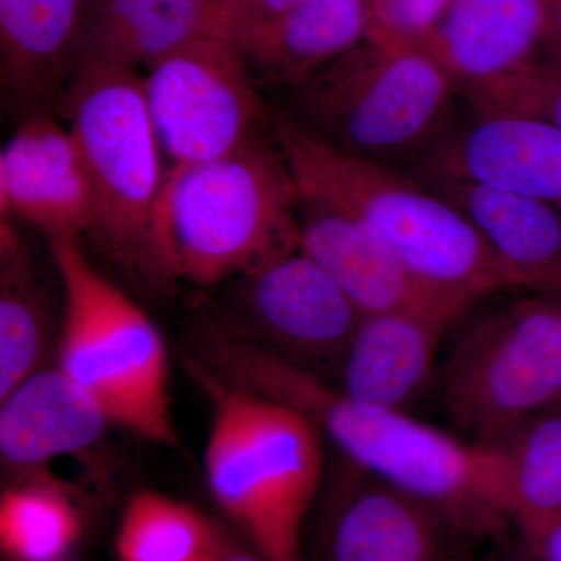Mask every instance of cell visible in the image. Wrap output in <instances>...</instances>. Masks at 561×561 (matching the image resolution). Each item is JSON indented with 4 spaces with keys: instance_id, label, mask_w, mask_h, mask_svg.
I'll return each instance as SVG.
<instances>
[{
    "instance_id": "cell-1",
    "label": "cell",
    "mask_w": 561,
    "mask_h": 561,
    "mask_svg": "<svg viewBox=\"0 0 561 561\" xmlns=\"http://www.w3.org/2000/svg\"><path fill=\"white\" fill-rule=\"evenodd\" d=\"M192 360L221 381L305 413L342 459L432 502L481 540L511 526L493 453L409 412L365 408L225 319L198 324Z\"/></svg>"
},
{
    "instance_id": "cell-2",
    "label": "cell",
    "mask_w": 561,
    "mask_h": 561,
    "mask_svg": "<svg viewBox=\"0 0 561 561\" xmlns=\"http://www.w3.org/2000/svg\"><path fill=\"white\" fill-rule=\"evenodd\" d=\"M273 142L298 194L359 221L420 279L468 305L518 289L481 232L451 202L400 169L334 149L289 114L273 121Z\"/></svg>"
},
{
    "instance_id": "cell-3",
    "label": "cell",
    "mask_w": 561,
    "mask_h": 561,
    "mask_svg": "<svg viewBox=\"0 0 561 561\" xmlns=\"http://www.w3.org/2000/svg\"><path fill=\"white\" fill-rule=\"evenodd\" d=\"M298 191L257 138L202 164L169 168L154 225L158 283L210 289L300 250Z\"/></svg>"
},
{
    "instance_id": "cell-4",
    "label": "cell",
    "mask_w": 561,
    "mask_h": 561,
    "mask_svg": "<svg viewBox=\"0 0 561 561\" xmlns=\"http://www.w3.org/2000/svg\"><path fill=\"white\" fill-rule=\"evenodd\" d=\"M187 362L214 405L203 459L210 496L262 557L302 561L323 481V435L291 405Z\"/></svg>"
},
{
    "instance_id": "cell-5",
    "label": "cell",
    "mask_w": 561,
    "mask_h": 561,
    "mask_svg": "<svg viewBox=\"0 0 561 561\" xmlns=\"http://www.w3.org/2000/svg\"><path fill=\"white\" fill-rule=\"evenodd\" d=\"M457 91L426 50L367 36L290 90L289 116L334 149L400 169L448 135Z\"/></svg>"
},
{
    "instance_id": "cell-6",
    "label": "cell",
    "mask_w": 561,
    "mask_h": 561,
    "mask_svg": "<svg viewBox=\"0 0 561 561\" xmlns=\"http://www.w3.org/2000/svg\"><path fill=\"white\" fill-rule=\"evenodd\" d=\"M62 290L57 367L108 413L114 427L176 448L169 354L153 321L106 278L81 239L50 238Z\"/></svg>"
},
{
    "instance_id": "cell-7",
    "label": "cell",
    "mask_w": 561,
    "mask_h": 561,
    "mask_svg": "<svg viewBox=\"0 0 561 561\" xmlns=\"http://www.w3.org/2000/svg\"><path fill=\"white\" fill-rule=\"evenodd\" d=\"M68 83V127L83 153L94 198L87 238L128 275L158 283L154 225L169 168L142 72L80 66Z\"/></svg>"
},
{
    "instance_id": "cell-8",
    "label": "cell",
    "mask_w": 561,
    "mask_h": 561,
    "mask_svg": "<svg viewBox=\"0 0 561 561\" xmlns=\"http://www.w3.org/2000/svg\"><path fill=\"white\" fill-rule=\"evenodd\" d=\"M454 434L491 445L561 401V290L531 291L476 321L438 368Z\"/></svg>"
},
{
    "instance_id": "cell-9",
    "label": "cell",
    "mask_w": 561,
    "mask_h": 561,
    "mask_svg": "<svg viewBox=\"0 0 561 561\" xmlns=\"http://www.w3.org/2000/svg\"><path fill=\"white\" fill-rule=\"evenodd\" d=\"M142 87L168 168L219 160L261 138L256 81L227 36L184 44L142 73Z\"/></svg>"
},
{
    "instance_id": "cell-10",
    "label": "cell",
    "mask_w": 561,
    "mask_h": 561,
    "mask_svg": "<svg viewBox=\"0 0 561 561\" xmlns=\"http://www.w3.org/2000/svg\"><path fill=\"white\" fill-rule=\"evenodd\" d=\"M481 541L432 502L342 459L313 527L311 561H476Z\"/></svg>"
},
{
    "instance_id": "cell-11",
    "label": "cell",
    "mask_w": 561,
    "mask_h": 561,
    "mask_svg": "<svg viewBox=\"0 0 561 561\" xmlns=\"http://www.w3.org/2000/svg\"><path fill=\"white\" fill-rule=\"evenodd\" d=\"M232 311L224 319L291 364L337 370L364 313L327 271L297 250L225 284Z\"/></svg>"
},
{
    "instance_id": "cell-12",
    "label": "cell",
    "mask_w": 561,
    "mask_h": 561,
    "mask_svg": "<svg viewBox=\"0 0 561 561\" xmlns=\"http://www.w3.org/2000/svg\"><path fill=\"white\" fill-rule=\"evenodd\" d=\"M298 225L301 250L364 316L411 313L449 331L471 308L420 279L386 243L341 210L298 194Z\"/></svg>"
},
{
    "instance_id": "cell-13",
    "label": "cell",
    "mask_w": 561,
    "mask_h": 561,
    "mask_svg": "<svg viewBox=\"0 0 561 561\" xmlns=\"http://www.w3.org/2000/svg\"><path fill=\"white\" fill-rule=\"evenodd\" d=\"M431 183L457 181L561 206V130L515 113L478 114L423 161Z\"/></svg>"
},
{
    "instance_id": "cell-14",
    "label": "cell",
    "mask_w": 561,
    "mask_h": 561,
    "mask_svg": "<svg viewBox=\"0 0 561 561\" xmlns=\"http://www.w3.org/2000/svg\"><path fill=\"white\" fill-rule=\"evenodd\" d=\"M94 213L90 173L76 136L49 114L22 122L0 153V214L50 238H87Z\"/></svg>"
},
{
    "instance_id": "cell-15",
    "label": "cell",
    "mask_w": 561,
    "mask_h": 561,
    "mask_svg": "<svg viewBox=\"0 0 561 561\" xmlns=\"http://www.w3.org/2000/svg\"><path fill=\"white\" fill-rule=\"evenodd\" d=\"M227 36L210 0H83L72 68L102 66L142 72L184 44Z\"/></svg>"
},
{
    "instance_id": "cell-16",
    "label": "cell",
    "mask_w": 561,
    "mask_h": 561,
    "mask_svg": "<svg viewBox=\"0 0 561 561\" xmlns=\"http://www.w3.org/2000/svg\"><path fill=\"white\" fill-rule=\"evenodd\" d=\"M552 0H451L421 49L459 87L485 83L537 58Z\"/></svg>"
},
{
    "instance_id": "cell-17",
    "label": "cell",
    "mask_w": 561,
    "mask_h": 561,
    "mask_svg": "<svg viewBox=\"0 0 561 561\" xmlns=\"http://www.w3.org/2000/svg\"><path fill=\"white\" fill-rule=\"evenodd\" d=\"M446 332L411 313L364 316L335 370L334 386L365 408L409 412L437 382Z\"/></svg>"
},
{
    "instance_id": "cell-18",
    "label": "cell",
    "mask_w": 561,
    "mask_h": 561,
    "mask_svg": "<svg viewBox=\"0 0 561 561\" xmlns=\"http://www.w3.org/2000/svg\"><path fill=\"white\" fill-rule=\"evenodd\" d=\"M0 454L18 471H36L98 445L113 421L61 368H43L0 400Z\"/></svg>"
},
{
    "instance_id": "cell-19",
    "label": "cell",
    "mask_w": 561,
    "mask_h": 561,
    "mask_svg": "<svg viewBox=\"0 0 561 561\" xmlns=\"http://www.w3.org/2000/svg\"><path fill=\"white\" fill-rule=\"evenodd\" d=\"M368 31L364 0H306L228 39L256 83L294 90L360 44Z\"/></svg>"
},
{
    "instance_id": "cell-20",
    "label": "cell",
    "mask_w": 561,
    "mask_h": 561,
    "mask_svg": "<svg viewBox=\"0 0 561 561\" xmlns=\"http://www.w3.org/2000/svg\"><path fill=\"white\" fill-rule=\"evenodd\" d=\"M431 186L481 232L518 289L561 290L559 206L457 181Z\"/></svg>"
},
{
    "instance_id": "cell-21",
    "label": "cell",
    "mask_w": 561,
    "mask_h": 561,
    "mask_svg": "<svg viewBox=\"0 0 561 561\" xmlns=\"http://www.w3.org/2000/svg\"><path fill=\"white\" fill-rule=\"evenodd\" d=\"M83 0H0L2 80L14 101L39 105L72 68Z\"/></svg>"
},
{
    "instance_id": "cell-22",
    "label": "cell",
    "mask_w": 561,
    "mask_h": 561,
    "mask_svg": "<svg viewBox=\"0 0 561 561\" xmlns=\"http://www.w3.org/2000/svg\"><path fill=\"white\" fill-rule=\"evenodd\" d=\"M51 302L38 262L11 224H0V400L43 370Z\"/></svg>"
},
{
    "instance_id": "cell-23",
    "label": "cell",
    "mask_w": 561,
    "mask_h": 561,
    "mask_svg": "<svg viewBox=\"0 0 561 561\" xmlns=\"http://www.w3.org/2000/svg\"><path fill=\"white\" fill-rule=\"evenodd\" d=\"M508 524L561 513V401L486 445Z\"/></svg>"
},
{
    "instance_id": "cell-24",
    "label": "cell",
    "mask_w": 561,
    "mask_h": 561,
    "mask_svg": "<svg viewBox=\"0 0 561 561\" xmlns=\"http://www.w3.org/2000/svg\"><path fill=\"white\" fill-rule=\"evenodd\" d=\"M230 545L195 505L151 490L127 502L114 541L119 561H221Z\"/></svg>"
},
{
    "instance_id": "cell-25",
    "label": "cell",
    "mask_w": 561,
    "mask_h": 561,
    "mask_svg": "<svg viewBox=\"0 0 561 561\" xmlns=\"http://www.w3.org/2000/svg\"><path fill=\"white\" fill-rule=\"evenodd\" d=\"M83 537L69 490L43 474L24 476L0 496V551L7 561H70Z\"/></svg>"
},
{
    "instance_id": "cell-26",
    "label": "cell",
    "mask_w": 561,
    "mask_h": 561,
    "mask_svg": "<svg viewBox=\"0 0 561 561\" xmlns=\"http://www.w3.org/2000/svg\"><path fill=\"white\" fill-rule=\"evenodd\" d=\"M465 95L476 114H524L561 130V58H534L497 79L467 88Z\"/></svg>"
},
{
    "instance_id": "cell-27",
    "label": "cell",
    "mask_w": 561,
    "mask_h": 561,
    "mask_svg": "<svg viewBox=\"0 0 561 561\" xmlns=\"http://www.w3.org/2000/svg\"><path fill=\"white\" fill-rule=\"evenodd\" d=\"M370 38L421 47L451 0H364Z\"/></svg>"
},
{
    "instance_id": "cell-28",
    "label": "cell",
    "mask_w": 561,
    "mask_h": 561,
    "mask_svg": "<svg viewBox=\"0 0 561 561\" xmlns=\"http://www.w3.org/2000/svg\"><path fill=\"white\" fill-rule=\"evenodd\" d=\"M306 0H239L227 16V38L301 5Z\"/></svg>"
},
{
    "instance_id": "cell-29",
    "label": "cell",
    "mask_w": 561,
    "mask_h": 561,
    "mask_svg": "<svg viewBox=\"0 0 561 561\" xmlns=\"http://www.w3.org/2000/svg\"><path fill=\"white\" fill-rule=\"evenodd\" d=\"M523 541L535 561H561V515L531 519L523 527Z\"/></svg>"
},
{
    "instance_id": "cell-30",
    "label": "cell",
    "mask_w": 561,
    "mask_h": 561,
    "mask_svg": "<svg viewBox=\"0 0 561 561\" xmlns=\"http://www.w3.org/2000/svg\"><path fill=\"white\" fill-rule=\"evenodd\" d=\"M486 561H534L526 549L523 548L522 542L516 538L515 542L505 541V535L500 537V545L496 551L491 553L490 559Z\"/></svg>"
},
{
    "instance_id": "cell-31",
    "label": "cell",
    "mask_w": 561,
    "mask_h": 561,
    "mask_svg": "<svg viewBox=\"0 0 561 561\" xmlns=\"http://www.w3.org/2000/svg\"><path fill=\"white\" fill-rule=\"evenodd\" d=\"M561 44V0H552L551 22H549V35L546 47Z\"/></svg>"
},
{
    "instance_id": "cell-32",
    "label": "cell",
    "mask_w": 561,
    "mask_h": 561,
    "mask_svg": "<svg viewBox=\"0 0 561 561\" xmlns=\"http://www.w3.org/2000/svg\"><path fill=\"white\" fill-rule=\"evenodd\" d=\"M221 561H268L265 557H262L261 553L256 551H242V549L234 548V546L230 545L227 553H225L224 559Z\"/></svg>"
},
{
    "instance_id": "cell-33",
    "label": "cell",
    "mask_w": 561,
    "mask_h": 561,
    "mask_svg": "<svg viewBox=\"0 0 561 561\" xmlns=\"http://www.w3.org/2000/svg\"><path fill=\"white\" fill-rule=\"evenodd\" d=\"M210 2L225 14V20H227L228 13L238 5L239 0H210Z\"/></svg>"
},
{
    "instance_id": "cell-34",
    "label": "cell",
    "mask_w": 561,
    "mask_h": 561,
    "mask_svg": "<svg viewBox=\"0 0 561 561\" xmlns=\"http://www.w3.org/2000/svg\"><path fill=\"white\" fill-rule=\"evenodd\" d=\"M546 54L556 55L561 58V44H553V46L545 47Z\"/></svg>"
},
{
    "instance_id": "cell-35",
    "label": "cell",
    "mask_w": 561,
    "mask_h": 561,
    "mask_svg": "<svg viewBox=\"0 0 561 561\" xmlns=\"http://www.w3.org/2000/svg\"><path fill=\"white\" fill-rule=\"evenodd\" d=\"M559 208L561 209V206H559Z\"/></svg>"
}]
</instances>
